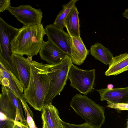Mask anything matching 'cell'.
<instances>
[{"instance_id":"13","label":"cell","mask_w":128,"mask_h":128,"mask_svg":"<svg viewBox=\"0 0 128 128\" xmlns=\"http://www.w3.org/2000/svg\"><path fill=\"white\" fill-rule=\"evenodd\" d=\"M72 44L70 56L72 63L80 65L83 63L89 54L88 50L80 38L72 36Z\"/></svg>"},{"instance_id":"18","label":"cell","mask_w":128,"mask_h":128,"mask_svg":"<svg viewBox=\"0 0 128 128\" xmlns=\"http://www.w3.org/2000/svg\"><path fill=\"white\" fill-rule=\"evenodd\" d=\"M89 50L96 60L106 65H110L114 57L113 54L109 49L99 42L92 45Z\"/></svg>"},{"instance_id":"4","label":"cell","mask_w":128,"mask_h":128,"mask_svg":"<svg viewBox=\"0 0 128 128\" xmlns=\"http://www.w3.org/2000/svg\"><path fill=\"white\" fill-rule=\"evenodd\" d=\"M72 64L70 56L66 54L63 60L57 64H47L50 84L44 106L52 102L56 96L60 94L66 84L68 72Z\"/></svg>"},{"instance_id":"2","label":"cell","mask_w":128,"mask_h":128,"mask_svg":"<svg viewBox=\"0 0 128 128\" xmlns=\"http://www.w3.org/2000/svg\"><path fill=\"white\" fill-rule=\"evenodd\" d=\"M46 34L42 24L23 26L16 34L11 44L12 54L32 57L36 55Z\"/></svg>"},{"instance_id":"12","label":"cell","mask_w":128,"mask_h":128,"mask_svg":"<svg viewBox=\"0 0 128 128\" xmlns=\"http://www.w3.org/2000/svg\"><path fill=\"white\" fill-rule=\"evenodd\" d=\"M102 101L106 100L108 104L128 103V87L97 90Z\"/></svg>"},{"instance_id":"15","label":"cell","mask_w":128,"mask_h":128,"mask_svg":"<svg viewBox=\"0 0 128 128\" xmlns=\"http://www.w3.org/2000/svg\"><path fill=\"white\" fill-rule=\"evenodd\" d=\"M0 95V112L5 114L11 120L14 121L16 115V108L9 96L8 88L2 86Z\"/></svg>"},{"instance_id":"19","label":"cell","mask_w":128,"mask_h":128,"mask_svg":"<svg viewBox=\"0 0 128 128\" xmlns=\"http://www.w3.org/2000/svg\"><path fill=\"white\" fill-rule=\"evenodd\" d=\"M78 0H70L68 3L63 5L62 9L57 16L53 24L60 29L63 30L65 27L64 22L66 17L71 9Z\"/></svg>"},{"instance_id":"28","label":"cell","mask_w":128,"mask_h":128,"mask_svg":"<svg viewBox=\"0 0 128 128\" xmlns=\"http://www.w3.org/2000/svg\"><path fill=\"white\" fill-rule=\"evenodd\" d=\"M123 16L128 20V8L126 9L122 14Z\"/></svg>"},{"instance_id":"7","label":"cell","mask_w":128,"mask_h":128,"mask_svg":"<svg viewBox=\"0 0 128 128\" xmlns=\"http://www.w3.org/2000/svg\"><path fill=\"white\" fill-rule=\"evenodd\" d=\"M19 30V28L9 24L0 17V56L4 57L11 69L14 66L10 58L12 54L11 43Z\"/></svg>"},{"instance_id":"3","label":"cell","mask_w":128,"mask_h":128,"mask_svg":"<svg viewBox=\"0 0 128 128\" xmlns=\"http://www.w3.org/2000/svg\"><path fill=\"white\" fill-rule=\"evenodd\" d=\"M70 105L86 122L94 128H100L104 124V108L97 104L86 95L76 94L72 98Z\"/></svg>"},{"instance_id":"1","label":"cell","mask_w":128,"mask_h":128,"mask_svg":"<svg viewBox=\"0 0 128 128\" xmlns=\"http://www.w3.org/2000/svg\"><path fill=\"white\" fill-rule=\"evenodd\" d=\"M30 66L29 82L28 88L24 90L23 96L31 106L41 111L50 84L47 64L33 60Z\"/></svg>"},{"instance_id":"31","label":"cell","mask_w":128,"mask_h":128,"mask_svg":"<svg viewBox=\"0 0 128 128\" xmlns=\"http://www.w3.org/2000/svg\"></svg>"},{"instance_id":"22","label":"cell","mask_w":128,"mask_h":128,"mask_svg":"<svg viewBox=\"0 0 128 128\" xmlns=\"http://www.w3.org/2000/svg\"><path fill=\"white\" fill-rule=\"evenodd\" d=\"M62 122L65 128H94L86 122L79 124L68 123L63 121Z\"/></svg>"},{"instance_id":"11","label":"cell","mask_w":128,"mask_h":128,"mask_svg":"<svg viewBox=\"0 0 128 128\" xmlns=\"http://www.w3.org/2000/svg\"><path fill=\"white\" fill-rule=\"evenodd\" d=\"M39 53L41 59L46 61L49 64L60 62L66 54L49 40L44 42Z\"/></svg>"},{"instance_id":"17","label":"cell","mask_w":128,"mask_h":128,"mask_svg":"<svg viewBox=\"0 0 128 128\" xmlns=\"http://www.w3.org/2000/svg\"><path fill=\"white\" fill-rule=\"evenodd\" d=\"M79 14L75 5L70 11L64 22L65 27L71 37H80Z\"/></svg>"},{"instance_id":"9","label":"cell","mask_w":128,"mask_h":128,"mask_svg":"<svg viewBox=\"0 0 128 128\" xmlns=\"http://www.w3.org/2000/svg\"><path fill=\"white\" fill-rule=\"evenodd\" d=\"M48 40L52 42L66 54L70 56L72 44L71 36L68 33L53 24L46 26L45 28Z\"/></svg>"},{"instance_id":"10","label":"cell","mask_w":128,"mask_h":128,"mask_svg":"<svg viewBox=\"0 0 128 128\" xmlns=\"http://www.w3.org/2000/svg\"><path fill=\"white\" fill-rule=\"evenodd\" d=\"M32 58L30 56L25 58L22 55L12 54L10 56L24 90L28 88L29 84L30 74V63L33 61Z\"/></svg>"},{"instance_id":"21","label":"cell","mask_w":128,"mask_h":128,"mask_svg":"<svg viewBox=\"0 0 128 128\" xmlns=\"http://www.w3.org/2000/svg\"><path fill=\"white\" fill-rule=\"evenodd\" d=\"M22 105L25 112L26 121L29 128H38L36 126L27 107L24 104Z\"/></svg>"},{"instance_id":"25","label":"cell","mask_w":128,"mask_h":128,"mask_svg":"<svg viewBox=\"0 0 128 128\" xmlns=\"http://www.w3.org/2000/svg\"><path fill=\"white\" fill-rule=\"evenodd\" d=\"M14 128H29L28 126L20 121H14Z\"/></svg>"},{"instance_id":"30","label":"cell","mask_w":128,"mask_h":128,"mask_svg":"<svg viewBox=\"0 0 128 128\" xmlns=\"http://www.w3.org/2000/svg\"><path fill=\"white\" fill-rule=\"evenodd\" d=\"M127 127L126 128H128V119L126 123Z\"/></svg>"},{"instance_id":"23","label":"cell","mask_w":128,"mask_h":128,"mask_svg":"<svg viewBox=\"0 0 128 128\" xmlns=\"http://www.w3.org/2000/svg\"><path fill=\"white\" fill-rule=\"evenodd\" d=\"M106 106L118 110H128V103L110 104Z\"/></svg>"},{"instance_id":"20","label":"cell","mask_w":128,"mask_h":128,"mask_svg":"<svg viewBox=\"0 0 128 128\" xmlns=\"http://www.w3.org/2000/svg\"><path fill=\"white\" fill-rule=\"evenodd\" d=\"M8 90L10 97L16 110V115L15 121H20L23 124L28 126L26 120L23 114L20 100L12 92L8 89Z\"/></svg>"},{"instance_id":"14","label":"cell","mask_w":128,"mask_h":128,"mask_svg":"<svg viewBox=\"0 0 128 128\" xmlns=\"http://www.w3.org/2000/svg\"><path fill=\"white\" fill-rule=\"evenodd\" d=\"M42 111V119L45 122L48 128H65L58 109L52 102L44 106Z\"/></svg>"},{"instance_id":"29","label":"cell","mask_w":128,"mask_h":128,"mask_svg":"<svg viewBox=\"0 0 128 128\" xmlns=\"http://www.w3.org/2000/svg\"><path fill=\"white\" fill-rule=\"evenodd\" d=\"M42 128H48L46 122L43 120H42Z\"/></svg>"},{"instance_id":"16","label":"cell","mask_w":128,"mask_h":128,"mask_svg":"<svg viewBox=\"0 0 128 128\" xmlns=\"http://www.w3.org/2000/svg\"><path fill=\"white\" fill-rule=\"evenodd\" d=\"M105 73L106 76L116 75L128 70V53L126 52L114 57Z\"/></svg>"},{"instance_id":"6","label":"cell","mask_w":128,"mask_h":128,"mask_svg":"<svg viewBox=\"0 0 128 128\" xmlns=\"http://www.w3.org/2000/svg\"><path fill=\"white\" fill-rule=\"evenodd\" d=\"M0 83L12 92L20 100L27 104L23 92L24 89L20 80L12 71L4 57L0 56Z\"/></svg>"},{"instance_id":"5","label":"cell","mask_w":128,"mask_h":128,"mask_svg":"<svg viewBox=\"0 0 128 128\" xmlns=\"http://www.w3.org/2000/svg\"><path fill=\"white\" fill-rule=\"evenodd\" d=\"M96 70H82L72 64L69 70L68 78L70 86L80 92L86 95L93 89L95 78Z\"/></svg>"},{"instance_id":"27","label":"cell","mask_w":128,"mask_h":128,"mask_svg":"<svg viewBox=\"0 0 128 128\" xmlns=\"http://www.w3.org/2000/svg\"><path fill=\"white\" fill-rule=\"evenodd\" d=\"M0 121L6 120H11L4 113L0 112Z\"/></svg>"},{"instance_id":"8","label":"cell","mask_w":128,"mask_h":128,"mask_svg":"<svg viewBox=\"0 0 128 128\" xmlns=\"http://www.w3.org/2000/svg\"><path fill=\"white\" fill-rule=\"evenodd\" d=\"M7 10L23 26L42 23L43 12L40 9H36L28 5H21L17 7L10 6Z\"/></svg>"},{"instance_id":"24","label":"cell","mask_w":128,"mask_h":128,"mask_svg":"<svg viewBox=\"0 0 128 128\" xmlns=\"http://www.w3.org/2000/svg\"><path fill=\"white\" fill-rule=\"evenodd\" d=\"M10 1V0H0V12L7 10L11 6Z\"/></svg>"},{"instance_id":"26","label":"cell","mask_w":128,"mask_h":128,"mask_svg":"<svg viewBox=\"0 0 128 128\" xmlns=\"http://www.w3.org/2000/svg\"><path fill=\"white\" fill-rule=\"evenodd\" d=\"M14 121H9L7 123L0 126V128H14Z\"/></svg>"}]
</instances>
